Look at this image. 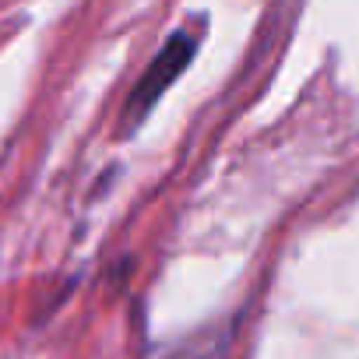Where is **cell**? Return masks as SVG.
<instances>
[{"label":"cell","mask_w":359,"mask_h":359,"mask_svg":"<svg viewBox=\"0 0 359 359\" xmlns=\"http://www.w3.org/2000/svg\"><path fill=\"white\" fill-rule=\"evenodd\" d=\"M151 359H219V345L208 341V338H191V341H180V345H165Z\"/></svg>","instance_id":"7a4b0ae2"},{"label":"cell","mask_w":359,"mask_h":359,"mask_svg":"<svg viewBox=\"0 0 359 359\" xmlns=\"http://www.w3.org/2000/svg\"><path fill=\"white\" fill-rule=\"evenodd\" d=\"M198 43H201L198 22L176 29V32L162 43V50L155 53V60H151L148 71L137 78V85H134V92H130V99H127V130L137 127V123L151 113V106L169 92V85L191 67V60H194V53H198Z\"/></svg>","instance_id":"6da1fadb"}]
</instances>
